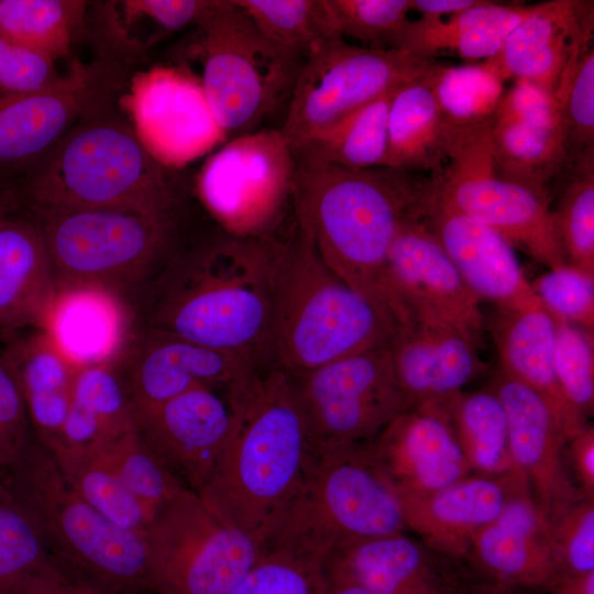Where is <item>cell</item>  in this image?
<instances>
[{
	"mask_svg": "<svg viewBox=\"0 0 594 594\" xmlns=\"http://www.w3.org/2000/svg\"><path fill=\"white\" fill-rule=\"evenodd\" d=\"M282 240L238 237L218 227L183 243L162 268L151 330L273 364V315Z\"/></svg>",
	"mask_w": 594,
	"mask_h": 594,
	"instance_id": "1",
	"label": "cell"
},
{
	"mask_svg": "<svg viewBox=\"0 0 594 594\" xmlns=\"http://www.w3.org/2000/svg\"><path fill=\"white\" fill-rule=\"evenodd\" d=\"M296 224L324 263L383 308L403 329L415 326L389 274L388 255L403 222L421 212L429 180L389 167L349 169L295 157Z\"/></svg>",
	"mask_w": 594,
	"mask_h": 594,
	"instance_id": "2",
	"label": "cell"
},
{
	"mask_svg": "<svg viewBox=\"0 0 594 594\" xmlns=\"http://www.w3.org/2000/svg\"><path fill=\"white\" fill-rule=\"evenodd\" d=\"M230 398L232 433L197 494L221 521L264 547L301 487L311 442L290 376L275 363Z\"/></svg>",
	"mask_w": 594,
	"mask_h": 594,
	"instance_id": "3",
	"label": "cell"
},
{
	"mask_svg": "<svg viewBox=\"0 0 594 594\" xmlns=\"http://www.w3.org/2000/svg\"><path fill=\"white\" fill-rule=\"evenodd\" d=\"M14 182L20 199L41 211L177 216L187 199L182 174L148 154L118 100L81 119Z\"/></svg>",
	"mask_w": 594,
	"mask_h": 594,
	"instance_id": "4",
	"label": "cell"
},
{
	"mask_svg": "<svg viewBox=\"0 0 594 594\" xmlns=\"http://www.w3.org/2000/svg\"><path fill=\"white\" fill-rule=\"evenodd\" d=\"M404 330L383 308L339 277L297 224L294 234L282 241L272 350L273 363L290 376L389 348Z\"/></svg>",
	"mask_w": 594,
	"mask_h": 594,
	"instance_id": "5",
	"label": "cell"
},
{
	"mask_svg": "<svg viewBox=\"0 0 594 594\" xmlns=\"http://www.w3.org/2000/svg\"><path fill=\"white\" fill-rule=\"evenodd\" d=\"M4 479L64 574L103 594H153L144 532L84 501L34 433Z\"/></svg>",
	"mask_w": 594,
	"mask_h": 594,
	"instance_id": "6",
	"label": "cell"
},
{
	"mask_svg": "<svg viewBox=\"0 0 594 594\" xmlns=\"http://www.w3.org/2000/svg\"><path fill=\"white\" fill-rule=\"evenodd\" d=\"M407 531L400 497L371 441L311 446L301 487L263 549L322 565L340 543Z\"/></svg>",
	"mask_w": 594,
	"mask_h": 594,
	"instance_id": "7",
	"label": "cell"
},
{
	"mask_svg": "<svg viewBox=\"0 0 594 594\" xmlns=\"http://www.w3.org/2000/svg\"><path fill=\"white\" fill-rule=\"evenodd\" d=\"M302 61L267 40L233 0H219L193 29L177 64H198L191 74L226 136L235 138L287 108Z\"/></svg>",
	"mask_w": 594,
	"mask_h": 594,
	"instance_id": "8",
	"label": "cell"
},
{
	"mask_svg": "<svg viewBox=\"0 0 594 594\" xmlns=\"http://www.w3.org/2000/svg\"><path fill=\"white\" fill-rule=\"evenodd\" d=\"M31 210L42 231L56 287L94 284L119 292L162 270L183 242L184 215Z\"/></svg>",
	"mask_w": 594,
	"mask_h": 594,
	"instance_id": "9",
	"label": "cell"
},
{
	"mask_svg": "<svg viewBox=\"0 0 594 594\" xmlns=\"http://www.w3.org/2000/svg\"><path fill=\"white\" fill-rule=\"evenodd\" d=\"M440 65L400 50L327 40L305 56L279 129L294 152L364 105L430 76Z\"/></svg>",
	"mask_w": 594,
	"mask_h": 594,
	"instance_id": "10",
	"label": "cell"
},
{
	"mask_svg": "<svg viewBox=\"0 0 594 594\" xmlns=\"http://www.w3.org/2000/svg\"><path fill=\"white\" fill-rule=\"evenodd\" d=\"M493 123L451 134L447 162L430 178L437 196L549 270L568 264L549 196L495 173L490 142Z\"/></svg>",
	"mask_w": 594,
	"mask_h": 594,
	"instance_id": "11",
	"label": "cell"
},
{
	"mask_svg": "<svg viewBox=\"0 0 594 594\" xmlns=\"http://www.w3.org/2000/svg\"><path fill=\"white\" fill-rule=\"evenodd\" d=\"M144 537L153 594H229L263 552L188 488L155 510Z\"/></svg>",
	"mask_w": 594,
	"mask_h": 594,
	"instance_id": "12",
	"label": "cell"
},
{
	"mask_svg": "<svg viewBox=\"0 0 594 594\" xmlns=\"http://www.w3.org/2000/svg\"><path fill=\"white\" fill-rule=\"evenodd\" d=\"M295 155L280 129L230 139L195 178L201 204L218 227L238 237H271L292 200Z\"/></svg>",
	"mask_w": 594,
	"mask_h": 594,
	"instance_id": "13",
	"label": "cell"
},
{
	"mask_svg": "<svg viewBox=\"0 0 594 594\" xmlns=\"http://www.w3.org/2000/svg\"><path fill=\"white\" fill-rule=\"evenodd\" d=\"M389 348L287 373L312 447L370 442L407 409Z\"/></svg>",
	"mask_w": 594,
	"mask_h": 594,
	"instance_id": "14",
	"label": "cell"
},
{
	"mask_svg": "<svg viewBox=\"0 0 594 594\" xmlns=\"http://www.w3.org/2000/svg\"><path fill=\"white\" fill-rule=\"evenodd\" d=\"M124 86L110 58H76L50 87L0 94V176H19L81 119L118 100Z\"/></svg>",
	"mask_w": 594,
	"mask_h": 594,
	"instance_id": "15",
	"label": "cell"
},
{
	"mask_svg": "<svg viewBox=\"0 0 594 594\" xmlns=\"http://www.w3.org/2000/svg\"><path fill=\"white\" fill-rule=\"evenodd\" d=\"M118 105L161 165L178 170L224 140L199 80L182 65L135 73Z\"/></svg>",
	"mask_w": 594,
	"mask_h": 594,
	"instance_id": "16",
	"label": "cell"
},
{
	"mask_svg": "<svg viewBox=\"0 0 594 594\" xmlns=\"http://www.w3.org/2000/svg\"><path fill=\"white\" fill-rule=\"evenodd\" d=\"M393 285L415 323L452 328L483 346L485 317L481 300L421 219L410 216L400 226L388 255Z\"/></svg>",
	"mask_w": 594,
	"mask_h": 594,
	"instance_id": "17",
	"label": "cell"
},
{
	"mask_svg": "<svg viewBox=\"0 0 594 594\" xmlns=\"http://www.w3.org/2000/svg\"><path fill=\"white\" fill-rule=\"evenodd\" d=\"M133 417L154 457L184 487L197 493L230 439L235 409L228 392L196 387Z\"/></svg>",
	"mask_w": 594,
	"mask_h": 594,
	"instance_id": "18",
	"label": "cell"
},
{
	"mask_svg": "<svg viewBox=\"0 0 594 594\" xmlns=\"http://www.w3.org/2000/svg\"><path fill=\"white\" fill-rule=\"evenodd\" d=\"M132 349L118 372L133 414L196 387L234 394L264 369L242 356L151 329Z\"/></svg>",
	"mask_w": 594,
	"mask_h": 594,
	"instance_id": "19",
	"label": "cell"
},
{
	"mask_svg": "<svg viewBox=\"0 0 594 594\" xmlns=\"http://www.w3.org/2000/svg\"><path fill=\"white\" fill-rule=\"evenodd\" d=\"M501 400L513 468L525 479L547 520L583 495L565 463L563 426L536 391L498 370L488 385Z\"/></svg>",
	"mask_w": 594,
	"mask_h": 594,
	"instance_id": "20",
	"label": "cell"
},
{
	"mask_svg": "<svg viewBox=\"0 0 594 594\" xmlns=\"http://www.w3.org/2000/svg\"><path fill=\"white\" fill-rule=\"evenodd\" d=\"M371 448L400 498L431 494L473 474L443 402L407 408Z\"/></svg>",
	"mask_w": 594,
	"mask_h": 594,
	"instance_id": "21",
	"label": "cell"
},
{
	"mask_svg": "<svg viewBox=\"0 0 594 594\" xmlns=\"http://www.w3.org/2000/svg\"><path fill=\"white\" fill-rule=\"evenodd\" d=\"M421 219L481 301H492L499 309L540 302L515 248L492 228L441 200L430 179Z\"/></svg>",
	"mask_w": 594,
	"mask_h": 594,
	"instance_id": "22",
	"label": "cell"
},
{
	"mask_svg": "<svg viewBox=\"0 0 594 594\" xmlns=\"http://www.w3.org/2000/svg\"><path fill=\"white\" fill-rule=\"evenodd\" d=\"M57 287L37 219L0 178V334L41 331Z\"/></svg>",
	"mask_w": 594,
	"mask_h": 594,
	"instance_id": "23",
	"label": "cell"
},
{
	"mask_svg": "<svg viewBox=\"0 0 594 594\" xmlns=\"http://www.w3.org/2000/svg\"><path fill=\"white\" fill-rule=\"evenodd\" d=\"M593 9V1L582 0L532 4L498 54L483 64L502 80L530 81L554 96L566 68L590 48Z\"/></svg>",
	"mask_w": 594,
	"mask_h": 594,
	"instance_id": "24",
	"label": "cell"
},
{
	"mask_svg": "<svg viewBox=\"0 0 594 594\" xmlns=\"http://www.w3.org/2000/svg\"><path fill=\"white\" fill-rule=\"evenodd\" d=\"M527 490L525 479L513 469L473 473L431 494L400 501L408 531L436 552L462 563L475 534Z\"/></svg>",
	"mask_w": 594,
	"mask_h": 594,
	"instance_id": "25",
	"label": "cell"
},
{
	"mask_svg": "<svg viewBox=\"0 0 594 594\" xmlns=\"http://www.w3.org/2000/svg\"><path fill=\"white\" fill-rule=\"evenodd\" d=\"M458 563L405 532L340 543L324 559L322 573L371 594H453Z\"/></svg>",
	"mask_w": 594,
	"mask_h": 594,
	"instance_id": "26",
	"label": "cell"
},
{
	"mask_svg": "<svg viewBox=\"0 0 594 594\" xmlns=\"http://www.w3.org/2000/svg\"><path fill=\"white\" fill-rule=\"evenodd\" d=\"M462 563L483 580L521 590H548L561 574L549 522L528 490L475 534Z\"/></svg>",
	"mask_w": 594,
	"mask_h": 594,
	"instance_id": "27",
	"label": "cell"
},
{
	"mask_svg": "<svg viewBox=\"0 0 594 594\" xmlns=\"http://www.w3.org/2000/svg\"><path fill=\"white\" fill-rule=\"evenodd\" d=\"M41 331L77 370L113 365L130 348L131 317L117 290L65 285L57 287Z\"/></svg>",
	"mask_w": 594,
	"mask_h": 594,
	"instance_id": "28",
	"label": "cell"
},
{
	"mask_svg": "<svg viewBox=\"0 0 594 594\" xmlns=\"http://www.w3.org/2000/svg\"><path fill=\"white\" fill-rule=\"evenodd\" d=\"M479 350L464 334L446 326L415 323L400 332L389 351L407 408L463 392L486 369Z\"/></svg>",
	"mask_w": 594,
	"mask_h": 594,
	"instance_id": "29",
	"label": "cell"
},
{
	"mask_svg": "<svg viewBox=\"0 0 594 594\" xmlns=\"http://www.w3.org/2000/svg\"><path fill=\"white\" fill-rule=\"evenodd\" d=\"M499 370L539 393L560 419L568 440L588 422L565 399L553 367L556 324L541 301L499 309L491 323Z\"/></svg>",
	"mask_w": 594,
	"mask_h": 594,
	"instance_id": "30",
	"label": "cell"
},
{
	"mask_svg": "<svg viewBox=\"0 0 594 594\" xmlns=\"http://www.w3.org/2000/svg\"><path fill=\"white\" fill-rule=\"evenodd\" d=\"M531 7L483 0L446 19L408 20L389 48L427 58L451 53L466 59L487 61L498 54L508 35L527 16Z\"/></svg>",
	"mask_w": 594,
	"mask_h": 594,
	"instance_id": "31",
	"label": "cell"
},
{
	"mask_svg": "<svg viewBox=\"0 0 594 594\" xmlns=\"http://www.w3.org/2000/svg\"><path fill=\"white\" fill-rule=\"evenodd\" d=\"M4 355L18 377L34 436L45 446L57 442L69 411L77 369L42 331L12 341Z\"/></svg>",
	"mask_w": 594,
	"mask_h": 594,
	"instance_id": "32",
	"label": "cell"
},
{
	"mask_svg": "<svg viewBox=\"0 0 594 594\" xmlns=\"http://www.w3.org/2000/svg\"><path fill=\"white\" fill-rule=\"evenodd\" d=\"M433 74L395 92L388 113L385 167L433 174L446 164L450 133L431 88Z\"/></svg>",
	"mask_w": 594,
	"mask_h": 594,
	"instance_id": "33",
	"label": "cell"
},
{
	"mask_svg": "<svg viewBox=\"0 0 594 594\" xmlns=\"http://www.w3.org/2000/svg\"><path fill=\"white\" fill-rule=\"evenodd\" d=\"M112 366L96 365L77 370L69 411L62 436L55 443L99 446L135 427L122 380Z\"/></svg>",
	"mask_w": 594,
	"mask_h": 594,
	"instance_id": "34",
	"label": "cell"
},
{
	"mask_svg": "<svg viewBox=\"0 0 594 594\" xmlns=\"http://www.w3.org/2000/svg\"><path fill=\"white\" fill-rule=\"evenodd\" d=\"M396 91L364 105L311 138L294 151L295 157L349 169L385 167L388 113Z\"/></svg>",
	"mask_w": 594,
	"mask_h": 594,
	"instance_id": "35",
	"label": "cell"
},
{
	"mask_svg": "<svg viewBox=\"0 0 594 594\" xmlns=\"http://www.w3.org/2000/svg\"><path fill=\"white\" fill-rule=\"evenodd\" d=\"M490 142L495 173L542 195L569 164L560 129L494 121Z\"/></svg>",
	"mask_w": 594,
	"mask_h": 594,
	"instance_id": "36",
	"label": "cell"
},
{
	"mask_svg": "<svg viewBox=\"0 0 594 594\" xmlns=\"http://www.w3.org/2000/svg\"><path fill=\"white\" fill-rule=\"evenodd\" d=\"M72 488L113 524L144 532L151 515L94 446H46Z\"/></svg>",
	"mask_w": 594,
	"mask_h": 594,
	"instance_id": "37",
	"label": "cell"
},
{
	"mask_svg": "<svg viewBox=\"0 0 594 594\" xmlns=\"http://www.w3.org/2000/svg\"><path fill=\"white\" fill-rule=\"evenodd\" d=\"M442 402L473 473L498 474L514 469L508 453L505 411L490 386L463 391Z\"/></svg>",
	"mask_w": 594,
	"mask_h": 594,
	"instance_id": "38",
	"label": "cell"
},
{
	"mask_svg": "<svg viewBox=\"0 0 594 594\" xmlns=\"http://www.w3.org/2000/svg\"><path fill=\"white\" fill-rule=\"evenodd\" d=\"M88 2L0 0V37L56 62L68 55Z\"/></svg>",
	"mask_w": 594,
	"mask_h": 594,
	"instance_id": "39",
	"label": "cell"
},
{
	"mask_svg": "<svg viewBox=\"0 0 594 594\" xmlns=\"http://www.w3.org/2000/svg\"><path fill=\"white\" fill-rule=\"evenodd\" d=\"M556 210L559 241L569 265L594 275V148L572 158Z\"/></svg>",
	"mask_w": 594,
	"mask_h": 594,
	"instance_id": "40",
	"label": "cell"
},
{
	"mask_svg": "<svg viewBox=\"0 0 594 594\" xmlns=\"http://www.w3.org/2000/svg\"><path fill=\"white\" fill-rule=\"evenodd\" d=\"M431 88L449 133L481 127L495 118L503 80L484 64L440 65Z\"/></svg>",
	"mask_w": 594,
	"mask_h": 594,
	"instance_id": "41",
	"label": "cell"
},
{
	"mask_svg": "<svg viewBox=\"0 0 594 594\" xmlns=\"http://www.w3.org/2000/svg\"><path fill=\"white\" fill-rule=\"evenodd\" d=\"M279 48L305 58L318 44L339 37L326 0H233Z\"/></svg>",
	"mask_w": 594,
	"mask_h": 594,
	"instance_id": "42",
	"label": "cell"
},
{
	"mask_svg": "<svg viewBox=\"0 0 594 594\" xmlns=\"http://www.w3.org/2000/svg\"><path fill=\"white\" fill-rule=\"evenodd\" d=\"M96 447L123 484L153 516L155 510L184 487L154 457L135 427Z\"/></svg>",
	"mask_w": 594,
	"mask_h": 594,
	"instance_id": "43",
	"label": "cell"
},
{
	"mask_svg": "<svg viewBox=\"0 0 594 594\" xmlns=\"http://www.w3.org/2000/svg\"><path fill=\"white\" fill-rule=\"evenodd\" d=\"M56 568L28 513L0 473V586Z\"/></svg>",
	"mask_w": 594,
	"mask_h": 594,
	"instance_id": "44",
	"label": "cell"
},
{
	"mask_svg": "<svg viewBox=\"0 0 594 594\" xmlns=\"http://www.w3.org/2000/svg\"><path fill=\"white\" fill-rule=\"evenodd\" d=\"M569 162L594 148V51L590 47L565 70L554 92Z\"/></svg>",
	"mask_w": 594,
	"mask_h": 594,
	"instance_id": "45",
	"label": "cell"
},
{
	"mask_svg": "<svg viewBox=\"0 0 594 594\" xmlns=\"http://www.w3.org/2000/svg\"><path fill=\"white\" fill-rule=\"evenodd\" d=\"M553 367L571 407L587 420L594 408L593 331L556 319Z\"/></svg>",
	"mask_w": 594,
	"mask_h": 594,
	"instance_id": "46",
	"label": "cell"
},
{
	"mask_svg": "<svg viewBox=\"0 0 594 594\" xmlns=\"http://www.w3.org/2000/svg\"><path fill=\"white\" fill-rule=\"evenodd\" d=\"M339 37L372 48H389L408 21L411 0H326Z\"/></svg>",
	"mask_w": 594,
	"mask_h": 594,
	"instance_id": "47",
	"label": "cell"
},
{
	"mask_svg": "<svg viewBox=\"0 0 594 594\" xmlns=\"http://www.w3.org/2000/svg\"><path fill=\"white\" fill-rule=\"evenodd\" d=\"M217 0H128L103 6L108 26L139 23L148 28L154 42L186 28H195L218 7Z\"/></svg>",
	"mask_w": 594,
	"mask_h": 594,
	"instance_id": "48",
	"label": "cell"
},
{
	"mask_svg": "<svg viewBox=\"0 0 594 594\" xmlns=\"http://www.w3.org/2000/svg\"><path fill=\"white\" fill-rule=\"evenodd\" d=\"M322 565L274 549L262 554L229 594H319Z\"/></svg>",
	"mask_w": 594,
	"mask_h": 594,
	"instance_id": "49",
	"label": "cell"
},
{
	"mask_svg": "<svg viewBox=\"0 0 594 594\" xmlns=\"http://www.w3.org/2000/svg\"><path fill=\"white\" fill-rule=\"evenodd\" d=\"M530 285L552 318L594 330V275L565 264Z\"/></svg>",
	"mask_w": 594,
	"mask_h": 594,
	"instance_id": "50",
	"label": "cell"
},
{
	"mask_svg": "<svg viewBox=\"0 0 594 594\" xmlns=\"http://www.w3.org/2000/svg\"><path fill=\"white\" fill-rule=\"evenodd\" d=\"M548 522L560 573L594 572V497L581 495Z\"/></svg>",
	"mask_w": 594,
	"mask_h": 594,
	"instance_id": "51",
	"label": "cell"
},
{
	"mask_svg": "<svg viewBox=\"0 0 594 594\" xmlns=\"http://www.w3.org/2000/svg\"><path fill=\"white\" fill-rule=\"evenodd\" d=\"M33 431L22 391L6 355H0V473L6 474Z\"/></svg>",
	"mask_w": 594,
	"mask_h": 594,
	"instance_id": "52",
	"label": "cell"
},
{
	"mask_svg": "<svg viewBox=\"0 0 594 594\" xmlns=\"http://www.w3.org/2000/svg\"><path fill=\"white\" fill-rule=\"evenodd\" d=\"M55 62L0 37V94H22L57 82Z\"/></svg>",
	"mask_w": 594,
	"mask_h": 594,
	"instance_id": "53",
	"label": "cell"
},
{
	"mask_svg": "<svg viewBox=\"0 0 594 594\" xmlns=\"http://www.w3.org/2000/svg\"><path fill=\"white\" fill-rule=\"evenodd\" d=\"M494 121L542 129H560L554 96L526 80H516L513 88L503 95Z\"/></svg>",
	"mask_w": 594,
	"mask_h": 594,
	"instance_id": "54",
	"label": "cell"
},
{
	"mask_svg": "<svg viewBox=\"0 0 594 594\" xmlns=\"http://www.w3.org/2000/svg\"><path fill=\"white\" fill-rule=\"evenodd\" d=\"M1 594H103L82 584L57 568L15 579L0 586Z\"/></svg>",
	"mask_w": 594,
	"mask_h": 594,
	"instance_id": "55",
	"label": "cell"
},
{
	"mask_svg": "<svg viewBox=\"0 0 594 594\" xmlns=\"http://www.w3.org/2000/svg\"><path fill=\"white\" fill-rule=\"evenodd\" d=\"M566 466L579 491L594 497V428L590 424L570 438L564 448Z\"/></svg>",
	"mask_w": 594,
	"mask_h": 594,
	"instance_id": "56",
	"label": "cell"
},
{
	"mask_svg": "<svg viewBox=\"0 0 594 594\" xmlns=\"http://www.w3.org/2000/svg\"><path fill=\"white\" fill-rule=\"evenodd\" d=\"M483 0H411V11L428 20L446 19L480 4Z\"/></svg>",
	"mask_w": 594,
	"mask_h": 594,
	"instance_id": "57",
	"label": "cell"
},
{
	"mask_svg": "<svg viewBox=\"0 0 594 594\" xmlns=\"http://www.w3.org/2000/svg\"><path fill=\"white\" fill-rule=\"evenodd\" d=\"M550 594H594V572L560 574L547 590Z\"/></svg>",
	"mask_w": 594,
	"mask_h": 594,
	"instance_id": "58",
	"label": "cell"
},
{
	"mask_svg": "<svg viewBox=\"0 0 594 594\" xmlns=\"http://www.w3.org/2000/svg\"><path fill=\"white\" fill-rule=\"evenodd\" d=\"M526 590L498 585L477 576L458 578L453 594H527Z\"/></svg>",
	"mask_w": 594,
	"mask_h": 594,
	"instance_id": "59",
	"label": "cell"
},
{
	"mask_svg": "<svg viewBox=\"0 0 594 594\" xmlns=\"http://www.w3.org/2000/svg\"><path fill=\"white\" fill-rule=\"evenodd\" d=\"M319 594H371L362 586L340 579L323 575Z\"/></svg>",
	"mask_w": 594,
	"mask_h": 594,
	"instance_id": "60",
	"label": "cell"
},
{
	"mask_svg": "<svg viewBox=\"0 0 594 594\" xmlns=\"http://www.w3.org/2000/svg\"><path fill=\"white\" fill-rule=\"evenodd\" d=\"M0 594H1V591H0Z\"/></svg>",
	"mask_w": 594,
	"mask_h": 594,
	"instance_id": "61",
	"label": "cell"
}]
</instances>
